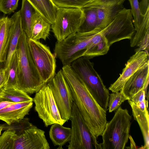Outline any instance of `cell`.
I'll use <instances>...</instances> for the list:
<instances>
[{
	"label": "cell",
	"instance_id": "1",
	"mask_svg": "<svg viewBox=\"0 0 149 149\" xmlns=\"http://www.w3.org/2000/svg\"><path fill=\"white\" fill-rule=\"evenodd\" d=\"M62 70L70 87L73 101L94 139L102 135L107 122L106 111L97 103L70 65Z\"/></svg>",
	"mask_w": 149,
	"mask_h": 149
},
{
	"label": "cell",
	"instance_id": "2",
	"mask_svg": "<svg viewBox=\"0 0 149 149\" xmlns=\"http://www.w3.org/2000/svg\"><path fill=\"white\" fill-rule=\"evenodd\" d=\"M29 39L23 31L16 47L18 61L17 88L31 94L38 92L46 83L41 79L33 60Z\"/></svg>",
	"mask_w": 149,
	"mask_h": 149
},
{
	"label": "cell",
	"instance_id": "3",
	"mask_svg": "<svg viewBox=\"0 0 149 149\" xmlns=\"http://www.w3.org/2000/svg\"><path fill=\"white\" fill-rule=\"evenodd\" d=\"M109 122H107L102 135V149H124L128 142L132 116L126 109L120 107Z\"/></svg>",
	"mask_w": 149,
	"mask_h": 149
},
{
	"label": "cell",
	"instance_id": "4",
	"mask_svg": "<svg viewBox=\"0 0 149 149\" xmlns=\"http://www.w3.org/2000/svg\"><path fill=\"white\" fill-rule=\"evenodd\" d=\"M70 65L84 82L97 103L107 111L109 92L100 76L94 69L93 63L89 58L82 56L73 61Z\"/></svg>",
	"mask_w": 149,
	"mask_h": 149
},
{
	"label": "cell",
	"instance_id": "5",
	"mask_svg": "<svg viewBox=\"0 0 149 149\" xmlns=\"http://www.w3.org/2000/svg\"><path fill=\"white\" fill-rule=\"evenodd\" d=\"M100 32L95 29L88 32H77L72 34L62 40L57 41L54 54L63 66L70 65L74 61L82 56L92 37Z\"/></svg>",
	"mask_w": 149,
	"mask_h": 149
},
{
	"label": "cell",
	"instance_id": "6",
	"mask_svg": "<svg viewBox=\"0 0 149 149\" xmlns=\"http://www.w3.org/2000/svg\"><path fill=\"white\" fill-rule=\"evenodd\" d=\"M84 19L81 8L58 7L51 28L57 41H61L78 30Z\"/></svg>",
	"mask_w": 149,
	"mask_h": 149
},
{
	"label": "cell",
	"instance_id": "7",
	"mask_svg": "<svg viewBox=\"0 0 149 149\" xmlns=\"http://www.w3.org/2000/svg\"><path fill=\"white\" fill-rule=\"evenodd\" d=\"M71 138L68 149H102L94 139L74 102L71 115Z\"/></svg>",
	"mask_w": 149,
	"mask_h": 149
},
{
	"label": "cell",
	"instance_id": "8",
	"mask_svg": "<svg viewBox=\"0 0 149 149\" xmlns=\"http://www.w3.org/2000/svg\"><path fill=\"white\" fill-rule=\"evenodd\" d=\"M33 102L35 111L46 127L54 123L63 125L66 122L61 118L51 89L47 83L36 93Z\"/></svg>",
	"mask_w": 149,
	"mask_h": 149
},
{
	"label": "cell",
	"instance_id": "9",
	"mask_svg": "<svg viewBox=\"0 0 149 149\" xmlns=\"http://www.w3.org/2000/svg\"><path fill=\"white\" fill-rule=\"evenodd\" d=\"M31 53L39 74L43 81L47 83L56 74V56L49 47L38 40L29 39Z\"/></svg>",
	"mask_w": 149,
	"mask_h": 149
},
{
	"label": "cell",
	"instance_id": "10",
	"mask_svg": "<svg viewBox=\"0 0 149 149\" xmlns=\"http://www.w3.org/2000/svg\"><path fill=\"white\" fill-rule=\"evenodd\" d=\"M50 88L62 119L70 120L74 102L72 91L61 69L47 83Z\"/></svg>",
	"mask_w": 149,
	"mask_h": 149
},
{
	"label": "cell",
	"instance_id": "11",
	"mask_svg": "<svg viewBox=\"0 0 149 149\" xmlns=\"http://www.w3.org/2000/svg\"><path fill=\"white\" fill-rule=\"evenodd\" d=\"M133 23L131 9L124 8L111 22L100 32L107 38L110 46L121 40L131 39L135 32Z\"/></svg>",
	"mask_w": 149,
	"mask_h": 149
},
{
	"label": "cell",
	"instance_id": "12",
	"mask_svg": "<svg viewBox=\"0 0 149 149\" xmlns=\"http://www.w3.org/2000/svg\"><path fill=\"white\" fill-rule=\"evenodd\" d=\"M43 130L33 125L19 136L16 135L13 149H49Z\"/></svg>",
	"mask_w": 149,
	"mask_h": 149
},
{
	"label": "cell",
	"instance_id": "13",
	"mask_svg": "<svg viewBox=\"0 0 149 149\" xmlns=\"http://www.w3.org/2000/svg\"><path fill=\"white\" fill-rule=\"evenodd\" d=\"M126 0H92L90 2L95 8L98 18L97 29L100 31L113 20L124 7Z\"/></svg>",
	"mask_w": 149,
	"mask_h": 149
},
{
	"label": "cell",
	"instance_id": "14",
	"mask_svg": "<svg viewBox=\"0 0 149 149\" xmlns=\"http://www.w3.org/2000/svg\"><path fill=\"white\" fill-rule=\"evenodd\" d=\"M149 62L148 52L143 51L136 52L127 61L121 74L116 80L111 84L109 90L113 93L121 90L129 79L138 70Z\"/></svg>",
	"mask_w": 149,
	"mask_h": 149
},
{
	"label": "cell",
	"instance_id": "15",
	"mask_svg": "<svg viewBox=\"0 0 149 149\" xmlns=\"http://www.w3.org/2000/svg\"><path fill=\"white\" fill-rule=\"evenodd\" d=\"M149 63L138 70L127 80L122 90L129 99L149 82Z\"/></svg>",
	"mask_w": 149,
	"mask_h": 149
},
{
	"label": "cell",
	"instance_id": "16",
	"mask_svg": "<svg viewBox=\"0 0 149 149\" xmlns=\"http://www.w3.org/2000/svg\"><path fill=\"white\" fill-rule=\"evenodd\" d=\"M10 19L9 43L6 61L5 63L3 68L5 71L6 81L11 59L13 54L16 51L19 37L23 31L21 24L20 10L15 13Z\"/></svg>",
	"mask_w": 149,
	"mask_h": 149
},
{
	"label": "cell",
	"instance_id": "17",
	"mask_svg": "<svg viewBox=\"0 0 149 149\" xmlns=\"http://www.w3.org/2000/svg\"><path fill=\"white\" fill-rule=\"evenodd\" d=\"M33 102L15 103L0 110V120L8 125L20 121L29 114Z\"/></svg>",
	"mask_w": 149,
	"mask_h": 149
},
{
	"label": "cell",
	"instance_id": "18",
	"mask_svg": "<svg viewBox=\"0 0 149 149\" xmlns=\"http://www.w3.org/2000/svg\"><path fill=\"white\" fill-rule=\"evenodd\" d=\"M130 40V46H136L135 52L143 50L148 52L149 36V8L144 15L143 20L138 29Z\"/></svg>",
	"mask_w": 149,
	"mask_h": 149
},
{
	"label": "cell",
	"instance_id": "19",
	"mask_svg": "<svg viewBox=\"0 0 149 149\" xmlns=\"http://www.w3.org/2000/svg\"><path fill=\"white\" fill-rule=\"evenodd\" d=\"M128 102L132 108L134 118L138 123L143 136L144 144L139 148L149 149V116L147 109L142 111L130 100H128Z\"/></svg>",
	"mask_w": 149,
	"mask_h": 149
},
{
	"label": "cell",
	"instance_id": "20",
	"mask_svg": "<svg viewBox=\"0 0 149 149\" xmlns=\"http://www.w3.org/2000/svg\"><path fill=\"white\" fill-rule=\"evenodd\" d=\"M110 47L107 38L100 31L94 35L82 56L90 58L105 55L108 52Z\"/></svg>",
	"mask_w": 149,
	"mask_h": 149
},
{
	"label": "cell",
	"instance_id": "21",
	"mask_svg": "<svg viewBox=\"0 0 149 149\" xmlns=\"http://www.w3.org/2000/svg\"><path fill=\"white\" fill-rule=\"evenodd\" d=\"M81 9L84 14V19L77 32L86 33L98 29L97 11L93 4L90 2Z\"/></svg>",
	"mask_w": 149,
	"mask_h": 149
},
{
	"label": "cell",
	"instance_id": "22",
	"mask_svg": "<svg viewBox=\"0 0 149 149\" xmlns=\"http://www.w3.org/2000/svg\"><path fill=\"white\" fill-rule=\"evenodd\" d=\"M51 24L46 21L37 11L34 14L29 39L38 40H45L49 35Z\"/></svg>",
	"mask_w": 149,
	"mask_h": 149
},
{
	"label": "cell",
	"instance_id": "23",
	"mask_svg": "<svg viewBox=\"0 0 149 149\" xmlns=\"http://www.w3.org/2000/svg\"><path fill=\"white\" fill-rule=\"evenodd\" d=\"M36 10L51 24L54 22L57 7L52 0H27Z\"/></svg>",
	"mask_w": 149,
	"mask_h": 149
},
{
	"label": "cell",
	"instance_id": "24",
	"mask_svg": "<svg viewBox=\"0 0 149 149\" xmlns=\"http://www.w3.org/2000/svg\"><path fill=\"white\" fill-rule=\"evenodd\" d=\"M50 138L54 146H58V148L69 142L71 136V128L64 127L58 123L52 125L49 131Z\"/></svg>",
	"mask_w": 149,
	"mask_h": 149
},
{
	"label": "cell",
	"instance_id": "25",
	"mask_svg": "<svg viewBox=\"0 0 149 149\" xmlns=\"http://www.w3.org/2000/svg\"><path fill=\"white\" fill-rule=\"evenodd\" d=\"M10 20L8 16L0 18V63L6 61L9 43Z\"/></svg>",
	"mask_w": 149,
	"mask_h": 149
},
{
	"label": "cell",
	"instance_id": "26",
	"mask_svg": "<svg viewBox=\"0 0 149 149\" xmlns=\"http://www.w3.org/2000/svg\"><path fill=\"white\" fill-rule=\"evenodd\" d=\"M20 11L22 29L29 39L31 36L33 16L36 11L27 0H22Z\"/></svg>",
	"mask_w": 149,
	"mask_h": 149
},
{
	"label": "cell",
	"instance_id": "27",
	"mask_svg": "<svg viewBox=\"0 0 149 149\" xmlns=\"http://www.w3.org/2000/svg\"><path fill=\"white\" fill-rule=\"evenodd\" d=\"M0 97L15 103L33 102V98L27 93L17 87L0 88Z\"/></svg>",
	"mask_w": 149,
	"mask_h": 149
},
{
	"label": "cell",
	"instance_id": "28",
	"mask_svg": "<svg viewBox=\"0 0 149 149\" xmlns=\"http://www.w3.org/2000/svg\"><path fill=\"white\" fill-rule=\"evenodd\" d=\"M18 83V61L16 51L11 59L5 89L17 87Z\"/></svg>",
	"mask_w": 149,
	"mask_h": 149
},
{
	"label": "cell",
	"instance_id": "29",
	"mask_svg": "<svg viewBox=\"0 0 149 149\" xmlns=\"http://www.w3.org/2000/svg\"><path fill=\"white\" fill-rule=\"evenodd\" d=\"M129 100L122 90L109 94L108 107L109 113L116 110L125 101Z\"/></svg>",
	"mask_w": 149,
	"mask_h": 149
},
{
	"label": "cell",
	"instance_id": "30",
	"mask_svg": "<svg viewBox=\"0 0 149 149\" xmlns=\"http://www.w3.org/2000/svg\"><path fill=\"white\" fill-rule=\"evenodd\" d=\"M33 125L30 122V119L29 118L24 117L19 122L13 123L10 125H8L6 123L2 130H9L14 131L16 135L19 136L22 134L25 130Z\"/></svg>",
	"mask_w": 149,
	"mask_h": 149
},
{
	"label": "cell",
	"instance_id": "31",
	"mask_svg": "<svg viewBox=\"0 0 149 149\" xmlns=\"http://www.w3.org/2000/svg\"><path fill=\"white\" fill-rule=\"evenodd\" d=\"M16 136L14 131L5 130L0 135V149H13Z\"/></svg>",
	"mask_w": 149,
	"mask_h": 149
},
{
	"label": "cell",
	"instance_id": "32",
	"mask_svg": "<svg viewBox=\"0 0 149 149\" xmlns=\"http://www.w3.org/2000/svg\"><path fill=\"white\" fill-rule=\"evenodd\" d=\"M58 7L81 8L92 0H52Z\"/></svg>",
	"mask_w": 149,
	"mask_h": 149
},
{
	"label": "cell",
	"instance_id": "33",
	"mask_svg": "<svg viewBox=\"0 0 149 149\" xmlns=\"http://www.w3.org/2000/svg\"><path fill=\"white\" fill-rule=\"evenodd\" d=\"M131 7V12L134 17L133 23L135 31L139 28L143 19L144 15L141 13L138 0H128Z\"/></svg>",
	"mask_w": 149,
	"mask_h": 149
},
{
	"label": "cell",
	"instance_id": "34",
	"mask_svg": "<svg viewBox=\"0 0 149 149\" xmlns=\"http://www.w3.org/2000/svg\"><path fill=\"white\" fill-rule=\"evenodd\" d=\"M19 0H0V11L5 14H10L17 9Z\"/></svg>",
	"mask_w": 149,
	"mask_h": 149
},
{
	"label": "cell",
	"instance_id": "35",
	"mask_svg": "<svg viewBox=\"0 0 149 149\" xmlns=\"http://www.w3.org/2000/svg\"><path fill=\"white\" fill-rule=\"evenodd\" d=\"M129 100L135 103L144 101L146 100V95L143 89L140 90Z\"/></svg>",
	"mask_w": 149,
	"mask_h": 149
},
{
	"label": "cell",
	"instance_id": "36",
	"mask_svg": "<svg viewBox=\"0 0 149 149\" xmlns=\"http://www.w3.org/2000/svg\"><path fill=\"white\" fill-rule=\"evenodd\" d=\"M6 82V79L4 69L0 66V89L4 86Z\"/></svg>",
	"mask_w": 149,
	"mask_h": 149
},
{
	"label": "cell",
	"instance_id": "37",
	"mask_svg": "<svg viewBox=\"0 0 149 149\" xmlns=\"http://www.w3.org/2000/svg\"><path fill=\"white\" fill-rule=\"evenodd\" d=\"M15 103L9 101L0 97V110Z\"/></svg>",
	"mask_w": 149,
	"mask_h": 149
},
{
	"label": "cell",
	"instance_id": "38",
	"mask_svg": "<svg viewBox=\"0 0 149 149\" xmlns=\"http://www.w3.org/2000/svg\"><path fill=\"white\" fill-rule=\"evenodd\" d=\"M129 138L130 141V148H136V145L134 141L133 138L131 136L129 135Z\"/></svg>",
	"mask_w": 149,
	"mask_h": 149
},
{
	"label": "cell",
	"instance_id": "39",
	"mask_svg": "<svg viewBox=\"0 0 149 149\" xmlns=\"http://www.w3.org/2000/svg\"><path fill=\"white\" fill-rule=\"evenodd\" d=\"M5 125V123L3 124H0V128H2V129H3Z\"/></svg>",
	"mask_w": 149,
	"mask_h": 149
},
{
	"label": "cell",
	"instance_id": "40",
	"mask_svg": "<svg viewBox=\"0 0 149 149\" xmlns=\"http://www.w3.org/2000/svg\"><path fill=\"white\" fill-rule=\"evenodd\" d=\"M2 130V128H0V135H1V132Z\"/></svg>",
	"mask_w": 149,
	"mask_h": 149
},
{
	"label": "cell",
	"instance_id": "41",
	"mask_svg": "<svg viewBox=\"0 0 149 149\" xmlns=\"http://www.w3.org/2000/svg\"></svg>",
	"mask_w": 149,
	"mask_h": 149
}]
</instances>
